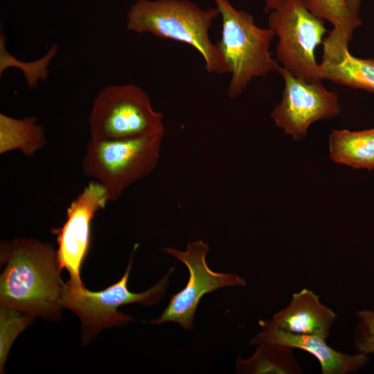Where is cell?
<instances>
[{
	"instance_id": "obj_4",
	"label": "cell",
	"mask_w": 374,
	"mask_h": 374,
	"mask_svg": "<svg viewBox=\"0 0 374 374\" xmlns=\"http://www.w3.org/2000/svg\"><path fill=\"white\" fill-rule=\"evenodd\" d=\"M164 134L135 138L92 141L87 145L81 168L100 183L109 201L116 202L136 181L155 168Z\"/></svg>"
},
{
	"instance_id": "obj_7",
	"label": "cell",
	"mask_w": 374,
	"mask_h": 374,
	"mask_svg": "<svg viewBox=\"0 0 374 374\" xmlns=\"http://www.w3.org/2000/svg\"><path fill=\"white\" fill-rule=\"evenodd\" d=\"M268 28L278 37L276 60L293 76L308 82L321 81L316 49L328 32L323 20L306 0H285L269 12Z\"/></svg>"
},
{
	"instance_id": "obj_3",
	"label": "cell",
	"mask_w": 374,
	"mask_h": 374,
	"mask_svg": "<svg viewBox=\"0 0 374 374\" xmlns=\"http://www.w3.org/2000/svg\"><path fill=\"white\" fill-rule=\"evenodd\" d=\"M212 1L222 18L221 38L216 44L231 74L228 96L234 99L253 78L278 70L280 66L269 51L275 35L270 28L257 26L251 15L229 0Z\"/></svg>"
},
{
	"instance_id": "obj_8",
	"label": "cell",
	"mask_w": 374,
	"mask_h": 374,
	"mask_svg": "<svg viewBox=\"0 0 374 374\" xmlns=\"http://www.w3.org/2000/svg\"><path fill=\"white\" fill-rule=\"evenodd\" d=\"M163 251L186 266L189 278L182 290L170 296L169 303L161 316L149 323L174 322L190 330L193 326L198 304L206 294L222 287L246 285V281L237 274L216 272L208 267L206 256L209 247L203 240L189 242L185 251L172 247H166Z\"/></svg>"
},
{
	"instance_id": "obj_20",
	"label": "cell",
	"mask_w": 374,
	"mask_h": 374,
	"mask_svg": "<svg viewBox=\"0 0 374 374\" xmlns=\"http://www.w3.org/2000/svg\"><path fill=\"white\" fill-rule=\"evenodd\" d=\"M353 344L357 353L374 355V310H363L356 313Z\"/></svg>"
},
{
	"instance_id": "obj_1",
	"label": "cell",
	"mask_w": 374,
	"mask_h": 374,
	"mask_svg": "<svg viewBox=\"0 0 374 374\" xmlns=\"http://www.w3.org/2000/svg\"><path fill=\"white\" fill-rule=\"evenodd\" d=\"M0 304L34 317L56 320L64 308L63 283L56 251L48 242L17 238L3 242Z\"/></svg>"
},
{
	"instance_id": "obj_15",
	"label": "cell",
	"mask_w": 374,
	"mask_h": 374,
	"mask_svg": "<svg viewBox=\"0 0 374 374\" xmlns=\"http://www.w3.org/2000/svg\"><path fill=\"white\" fill-rule=\"evenodd\" d=\"M47 143L45 129L37 118H16L0 114V154L19 150L30 157Z\"/></svg>"
},
{
	"instance_id": "obj_16",
	"label": "cell",
	"mask_w": 374,
	"mask_h": 374,
	"mask_svg": "<svg viewBox=\"0 0 374 374\" xmlns=\"http://www.w3.org/2000/svg\"><path fill=\"white\" fill-rule=\"evenodd\" d=\"M255 353L235 361V373L242 374H301L302 368L294 357L293 349L283 345L262 343Z\"/></svg>"
},
{
	"instance_id": "obj_10",
	"label": "cell",
	"mask_w": 374,
	"mask_h": 374,
	"mask_svg": "<svg viewBox=\"0 0 374 374\" xmlns=\"http://www.w3.org/2000/svg\"><path fill=\"white\" fill-rule=\"evenodd\" d=\"M108 202L103 186L91 181L70 204L63 225L53 230L58 244L57 260L60 268L69 272L70 279L67 283L71 285H84L80 271L89 249L91 222Z\"/></svg>"
},
{
	"instance_id": "obj_2",
	"label": "cell",
	"mask_w": 374,
	"mask_h": 374,
	"mask_svg": "<svg viewBox=\"0 0 374 374\" xmlns=\"http://www.w3.org/2000/svg\"><path fill=\"white\" fill-rule=\"evenodd\" d=\"M218 9H202L189 0H136L127 15L126 27L136 33L187 44L195 48L210 73H228L226 64L210 29Z\"/></svg>"
},
{
	"instance_id": "obj_13",
	"label": "cell",
	"mask_w": 374,
	"mask_h": 374,
	"mask_svg": "<svg viewBox=\"0 0 374 374\" xmlns=\"http://www.w3.org/2000/svg\"><path fill=\"white\" fill-rule=\"evenodd\" d=\"M320 68L323 80L374 92V59L355 57L348 48L323 49Z\"/></svg>"
},
{
	"instance_id": "obj_6",
	"label": "cell",
	"mask_w": 374,
	"mask_h": 374,
	"mask_svg": "<svg viewBox=\"0 0 374 374\" xmlns=\"http://www.w3.org/2000/svg\"><path fill=\"white\" fill-rule=\"evenodd\" d=\"M163 114L134 84L107 86L93 99L89 115L90 140L105 141L165 133Z\"/></svg>"
},
{
	"instance_id": "obj_14",
	"label": "cell",
	"mask_w": 374,
	"mask_h": 374,
	"mask_svg": "<svg viewBox=\"0 0 374 374\" xmlns=\"http://www.w3.org/2000/svg\"><path fill=\"white\" fill-rule=\"evenodd\" d=\"M331 159L355 168L374 169V129L333 130L329 136Z\"/></svg>"
},
{
	"instance_id": "obj_5",
	"label": "cell",
	"mask_w": 374,
	"mask_h": 374,
	"mask_svg": "<svg viewBox=\"0 0 374 374\" xmlns=\"http://www.w3.org/2000/svg\"><path fill=\"white\" fill-rule=\"evenodd\" d=\"M135 245L130 260L122 278L106 289L93 292L84 285L65 283L62 305L75 313L81 322L82 343L87 344L100 331L107 328L124 326L134 319L118 311L123 305L139 303L152 306L158 303L165 295L170 283V275L174 267L157 284L141 293L129 290L127 282L132 269Z\"/></svg>"
},
{
	"instance_id": "obj_12",
	"label": "cell",
	"mask_w": 374,
	"mask_h": 374,
	"mask_svg": "<svg viewBox=\"0 0 374 374\" xmlns=\"http://www.w3.org/2000/svg\"><path fill=\"white\" fill-rule=\"evenodd\" d=\"M337 319V314L323 304L317 294L308 288H303L292 294L285 308L265 321L285 332L317 335L327 340Z\"/></svg>"
},
{
	"instance_id": "obj_9",
	"label": "cell",
	"mask_w": 374,
	"mask_h": 374,
	"mask_svg": "<svg viewBox=\"0 0 374 374\" xmlns=\"http://www.w3.org/2000/svg\"><path fill=\"white\" fill-rule=\"evenodd\" d=\"M277 71L284 81L281 100L270 115L275 125L296 141L305 138L313 123L335 117L341 111L337 94L321 81L308 82L293 76L280 66Z\"/></svg>"
},
{
	"instance_id": "obj_17",
	"label": "cell",
	"mask_w": 374,
	"mask_h": 374,
	"mask_svg": "<svg viewBox=\"0 0 374 374\" xmlns=\"http://www.w3.org/2000/svg\"><path fill=\"white\" fill-rule=\"evenodd\" d=\"M307 4L312 12L323 20L328 21L333 26V29L324 39L323 44L348 47L353 32L361 25L362 19L352 15L346 1L311 0Z\"/></svg>"
},
{
	"instance_id": "obj_22",
	"label": "cell",
	"mask_w": 374,
	"mask_h": 374,
	"mask_svg": "<svg viewBox=\"0 0 374 374\" xmlns=\"http://www.w3.org/2000/svg\"><path fill=\"white\" fill-rule=\"evenodd\" d=\"M285 0H265L264 10L266 13H269L271 10L279 6ZM311 0H306L307 2Z\"/></svg>"
},
{
	"instance_id": "obj_18",
	"label": "cell",
	"mask_w": 374,
	"mask_h": 374,
	"mask_svg": "<svg viewBox=\"0 0 374 374\" xmlns=\"http://www.w3.org/2000/svg\"><path fill=\"white\" fill-rule=\"evenodd\" d=\"M6 39L1 31L0 35V74L1 75L8 67L19 69L30 88L36 87L38 82L45 80L48 75V66L57 54L58 46L53 44L41 58L33 62H22L10 55L6 48Z\"/></svg>"
},
{
	"instance_id": "obj_19",
	"label": "cell",
	"mask_w": 374,
	"mask_h": 374,
	"mask_svg": "<svg viewBox=\"0 0 374 374\" xmlns=\"http://www.w3.org/2000/svg\"><path fill=\"white\" fill-rule=\"evenodd\" d=\"M34 317L6 305L0 308V371L3 367L11 346L18 335L34 320Z\"/></svg>"
},
{
	"instance_id": "obj_21",
	"label": "cell",
	"mask_w": 374,
	"mask_h": 374,
	"mask_svg": "<svg viewBox=\"0 0 374 374\" xmlns=\"http://www.w3.org/2000/svg\"><path fill=\"white\" fill-rule=\"evenodd\" d=\"M350 12L356 17H360L359 11L362 0H345Z\"/></svg>"
},
{
	"instance_id": "obj_11",
	"label": "cell",
	"mask_w": 374,
	"mask_h": 374,
	"mask_svg": "<svg viewBox=\"0 0 374 374\" xmlns=\"http://www.w3.org/2000/svg\"><path fill=\"white\" fill-rule=\"evenodd\" d=\"M258 324L261 327V331L251 338V346L269 343L304 350L317 359L322 374L356 373L369 362L368 355L361 353L354 355L341 353L330 347L327 344V340L321 337L285 332L269 326L265 320H260Z\"/></svg>"
}]
</instances>
